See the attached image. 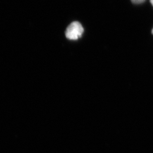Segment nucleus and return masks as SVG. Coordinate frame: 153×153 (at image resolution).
Segmentation results:
<instances>
[{
  "label": "nucleus",
  "instance_id": "nucleus-1",
  "mask_svg": "<svg viewBox=\"0 0 153 153\" xmlns=\"http://www.w3.org/2000/svg\"><path fill=\"white\" fill-rule=\"evenodd\" d=\"M83 31L84 29L79 22H73L66 28V36L71 40H76L81 37Z\"/></svg>",
  "mask_w": 153,
  "mask_h": 153
},
{
  "label": "nucleus",
  "instance_id": "nucleus-2",
  "mask_svg": "<svg viewBox=\"0 0 153 153\" xmlns=\"http://www.w3.org/2000/svg\"><path fill=\"white\" fill-rule=\"evenodd\" d=\"M131 1L133 4H141L142 2L145 1V0H131Z\"/></svg>",
  "mask_w": 153,
  "mask_h": 153
},
{
  "label": "nucleus",
  "instance_id": "nucleus-3",
  "mask_svg": "<svg viewBox=\"0 0 153 153\" xmlns=\"http://www.w3.org/2000/svg\"><path fill=\"white\" fill-rule=\"evenodd\" d=\"M150 2H151L152 5L153 6V0H150Z\"/></svg>",
  "mask_w": 153,
  "mask_h": 153
},
{
  "label": "nucleus",
  "instance_id": "nucleus-4",
  "mask_svg": "<svg viewBox=\"0 0 153 153\" xmlns=\"http://www.w3.org/2000/svg\"><path fill=\"white\" fill-rule=\"evenodd\" d=\"M152 33H153V30H152Z\"/></svg>",
  "mask_w": 153,
  "mask_h": 153
}]
</instances>
